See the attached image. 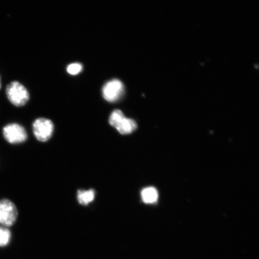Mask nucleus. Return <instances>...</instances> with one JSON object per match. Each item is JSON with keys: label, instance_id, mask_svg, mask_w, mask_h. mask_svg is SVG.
Instances as JSON below:
<instances>
[{"label": "nucleus", "instance_id": "7", "mask_svg": "<svg viewBox=\"0 0 259 259\" xmlns=\"http://www.w3.org/2000/svg\"><path fill=\"white\" fill-rule=\"evenodd\" d=\"M96 191L93 189L89 190H79L77 193V201L80 205L86 206L95 200Z\"/></svg>", "mask_w": 259, "mask_h": 259}, {"label": "nucleus", "instance_id": "4", "mask_svg": "<svg viewBox=\"0 0 259 259\" xmlns=\"http://www.w3.org/2000/svg\"><path fill=\"white\" fill-rule=\"evenodd\" d=\"M32 130L37 141L41 142H47L53 137L54 131V123L48 118H37L32 124Z\"/></svg>", "mask_w": 259, "mask_h": 259}, {"label": "nucleus", "instance_id": "9", "mask_svg": "<svg viewBox=\"0 0 259 259\" xmlns=\"http://www.w3.org/2000/svg\"><path fill=\"white\" fill-rule=\"evenodd\" d=\"M124 117L125 115L121 110L116 109L111 113V115L109 116V124L111 125L112 127L115 128L116 126L119 124V122Z\"/></svg>", "mask_w": 259, "mask_h": 259}, {"label": "nucleus", "instance_id": "12", "mask_svg": "<svg viewBox=\"0 0 259 259\" xmlns=\"http://www.w3.org/2000/svg\"><path fill=\"white\" fill-rule=\"evenodd\" d=\"M2 84H1V77H0V89H1Z\"/></svg>", "mask_w": 259, "mask_h": 259}, {"label": "nucleus", "instance_id": "5", "mask_svg": "<svg viewBox=\"0 0 259 259\" xmlns=\"http://www.w3.org/2000/svg\"><path fill=\"white\" fill-rule=\"evenodd\" d=\"M124 86L121 81L113 79L108 81L103 86L102 95L106 101L113 103L118 101L124 95Z\"/></svg>", "mask_w": 259, "mask_h": 259}, {"label": "nucleus", "instance_id": "2", "mask_svg": "<svg viewBox=\"0 0 259 259\" xmlns=\"http://www.w3.org/2000/svg\"><path fill=\"white\" fill-rule=\"evenodd\" d=\"M18 217V210L14 202L8 199L0 200V225L11 227L15 224Z\"/></svg>", "mask_w": 259, "mask_h": 259}, {"label": "nucleus", "instance_id": "6", "mask_svg": "<svg viewBox=\"0 0 259 259\" xmlns=\"http://www.w3.org/2000/svg\"><path fill=\"white\" fill-rule=\"evenodd\" d=\"M137 123L134 119L126 118L125 116L119 122L115 128L119 134L124 135L132 134L137 130Z\"/></svg>", "mask_w": 259, "mask_h": 259}, {"label": "nucleus", "instance_id": "11", "mask_svg": "<svg viewBox=\"0 0 259 259\" xmlns=\"http://www.w3.org/2000/svg\"><path fill=\"white\" fill-rule=\"evenodd\" d=\"M82 65L77 63L71 64L67 68L68 73L72 74V75H76L82 72Z\"/></svg>", "mask_w": 259, "mask_h": 259}, {"label": "nucleus", "instance_id": "10", "mask_svg": "<svg viewBox=\"0 0 259 259\" xmlns=\"http://www.w3.org/2000/svg\"><path fill=\"white\" fill-rule=\"evenodd\" d=\"M11 232L5 227H0V247H5L9 244Z\"/></svg>", "mask_w": 259, "mask_h": 259}, {"label": "nucleus", "instance_id": "8", "mask_svg": "<svg viewBox=\"0 0 259 259\" xmlns=\"http://www.w3.org/2000/svg\"><path fill=\"white\" fill-rule=\"evenodd\" d=\"M142 199L145 203H153L158 199L157 190L154 187H148L142 191Z\"/></svg>", "mask_w": 259, "mask_h": 259}, {"label": "nucleus", "instance_id": "3", "mask_svg": "<svg viewBox=\"0 0 259 259\" xmlns=\"http://www.w3.org/2000/svg\"><path fill=\"white\" fill-rule=\"evenodd\" d=\"M3 135L5 140L11 144L24 143L28 139L25 128L17 123H11L5 125L3 128Z\"/></svg>", "mask_w": 259, "mask_h": 259}, {"label": "nucleus", "instance_id": "1", "mask_svg": "<svg viewBox=\"0 0 259 259\" xmlns=\"http://www.w3.org/2000/svg\"><path fill=\"white\" fill-rule=\"evenodd\" d=\"M6 94L10 102L17 107L25 106L30 99L27 89L18 81L9 84L6 87Z\"/></svg>", "mask_w": 259, "mask_h": 259}]
</instances>
